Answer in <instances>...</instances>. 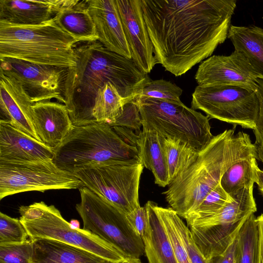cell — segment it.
I'll use <instances>...</instances> for the list:
<instances>
[{
    "label": "cell",
    "mask_w": 263,
    "mask_h": 263,
    "mask_svg": "<svg viewBox=\"0 0 263 263\" xmlns=\"http://www.w3.org/2000/svg\"><path fill=\"white\" fill-rule=\"evenodd\" d=\"M253 186L246 187L216 213L186 221L193 239L207 260L222 254L237 238L241 227L257 211Z\"/></svg>",
    "instance_id": "8"
},
{
    "label": "cell",
    "mask_w": 263,
    "mask_h": 263,
    "mask_svg": "<svg viewBox=\"0 0 263 263\" xmlns=\"http://www.w3.org/2000/svg\"><path fill=\"white\" fill-rule=\"evenodd\" d=\"M255 145L256 146V159L263 163V139Z\"/></svg>",
    "instance_id": "42"
},
{
    "label": "cell",
    "mask_w": 263,
    "mask_h": 263,
    "mask_svg": "<svg viewBox=\"0 0 263 263\" xmlns=\"http://www.w3.org/2000/svg\"><path fill=\"white\" fill-rule=\"evenodd\" d=\"M236 263H257L258 228L256 217L251 215L236 239Z\"/></svg>",
    "instance_id": "29"
},
{
    "label": "cell",
    "mask_w": 263,
    "mask_h": 263,
    "mask_svg": "<svg viewBox=\"0 0 263 263\" xmlns=\"http://www.w3.org/2000/svg\"><path fill=\"white\" fill-rule=\"evenodd\" d=\"M236 247L235 239L222 254L210 259V263H235Z\"/></svg>",
    "instance_id": "39"
},
{
    "label": "cell",
    "mask_w": 263,
    "mask_h": 263,
    "mask_svg": "<svg viewBox=\"0 0 263 263\" xmlns=\"http://www.w3.org/2000/svg\"><path fill=\"white\" fill-rule=\"evenodd\" d=\"M255 183L258 186L259 193L263 196V171L258 167L256 171V179Z\"/></svg>",
    "instance_id": "41"
},
{
    "label": "cell",
    "mask_w": 263,
    "mask_h": 263,
    "mask_svg": "<svg viewBox=\"0 0 263 263\" xmlns=\"http://www.w3.org/2000/svg\"><path fill=\"white\" fill-rule=\"evenodd\" d=\"M53 150L54 164L72 174L89 165L141 162L137 146L102 122L73 126L62 143Z\"/></svg>",
    "instance_id": "5"
},
{
    "label": "cell",
    "mask_w": 263,
    "mask_h": 263,
    "mask_svg": "<svg viewBox=\"0 0 263 263\" xmlns=\"http://www.w3.org/2000/svg\"><path fill=\"white\" fill-rule=\"evenodd\" d=\"M127 102L112 83H106L97 93L92 116L96 122L110 125L120 117L124 105Z\"/></svg>",
    "instance_id": "27"
},
{
    "label": "cell",
    "mask_w": 263,
    "mask_h": 263,
    "mask_svg": "<svg viewBox=\"0 0 263 263\" xmlns=\"http://www.w3.org/2000/svg\"><path fill=\"white\" fill-rule=\"evenodd\" d=\"M54 152L43 142L0 120V161L34 162L53 161Z\"/></svg>",
    "instance_id": "18"
},
{
    "label": "cell",
    "mask_w": 263,
    "mask_h": 263,
    "mask_svg": "<svg viewBox=\"0 0 263 263\" xmlns=\"http://www.w3.org/2000/svg\"><path fill=\"white\" fill-rule=\"evenodd\" d=\"M124 32L136 65L147 73L158 64L145 22L141 0H115Z\"/></svg>",
    "instance_id": "15"
},
{
    "label": "cell",
    "mask_w": 263,
    "mask_h": 263,
    "mask_svg": "<svg viewBox=\"0 0 263 263\" xmlns=\"http://www.w3.org/2000/svg\"><path fill=\"white\" fill-rule=\"evenodd\" d=\"M81 201L76 209L89 231L124 253L140 258L144 254L142 238L129 226L126 214L86 186L79 189Z\"/></svg>",
    "instance_id": "9"
},
{
    "label": "cell",
    "mask_w": 263,
    "mask_h": 263,
    "mask_svg": "<svg viewBox=\"0 0 263 263\" xmlns=\"http://www.w3.org/2000/svg\"><path fill=\"white\" fill-rule=\"evenodd\" d=\"M77 43L53 18L36 25L0 21V59L69 69L76 65L74 47Z\"/></svg>",
    "instance_id": "4"
},
{
    "label": "cell",
    "mask_w": 263,
    "mask_h": 263,
    "mask_svg": "<svg viewBox=\"0 0 263 263\" xmlns=\"http://www.w3.org/2000/svg\"><path fill=\"white\" fill-rule=\"evenodd\" d=\"M256 92L259 101V108L255 128L253 130L255 136V144L263 139V80L257 79Z\"/></svg>",
    "instance_id": "38"
},
{
    "label": "cell",
    "mask_w": 263,
    "mask_h": 263,
    "mask_svg": "<svg viewBox=\"0 0 263 263\" xmlns=\"http://www.w3.org/2000/svg\"><path fill=\"white\" fill-rule=\"evenodd\" d=\"M155 57L176 77L209 58L228 36L236 0H141Z\"/></svg>",
    "instance_id": "1"
},
{
    "label": "cell",
    "mask_w": 263,
    "mask_h": 263,
    "mask_svg": "<svg viewBox=\"0 0 263 263\" xmlns=\"http://www.w3.org/2000/svg\"><path fill=\"white\" fill-rule=\"evenodd\" d=\"M135 145L144 167L152 172L155 183L161 187L168 185V170L162 137L155 130L142 129Z\"/></svg>",
    "instance_id": "23"
},
{
    "label": "cell",
    "mask_w": 263,
    "mask_h": 263,
    "mask_svg": "<svg viewBox=\"0 0 263 263\" xmlns=\"http://www.w3.org/2000/svg\"><path fill=\"white\" fill-rule=\"evenodd\" d=\"M174 219L191 263H210V261L207 260L199 251L193 239L190 230L177 212L175 214Z\"/></svg>",
    "instance_id": "35"
},
{
    "label": "cell",
    "mask_w": 263,
    "mask_h": 263,
    "mask_svg": "<svg viewBox=\"0 0 263 263\" xmlns=\"http://www.w3.org/2000/svg\"><path fill=\"white\" fill-rule=\"evenodd\" d=\"M191 108L216 119L253 130L259 101L256 91L234 85H199L192 93Z\"/></svg>",
    "instance_id": "11"
},
{
    "label": "cell",
    "mask_w": 263,
    "mask_h": 263,
    "mask_svg": "<svg viewBox=\"0 0 263 263\" xmlns=\"http://www.w3.org/2000/svg\"><path fill=\"white\" fill-rule=\"evenodd\" d=\"M141 162H118L85 166L73 174L84 185L126 215L140 207Z\"/></svg>",
    "instance_id": "10"
},
{
    "label": "cell",
    "mask_w": 263,
    "mask_h": 263,
    "mask_svg": "<svg viewBox=\"0 0 263 263\" xmlns=\"http://www.w3.org/2000/svg\"><path fill=\"white\" fill-rule=\"evenodd\" d=\"M77 0H0V21L19 25L48 22Z\"/></svg>",
    "instance_id": "19"
},
{
    "label": "cell",
    "mask_w": 263,
    "mask_h": 263,
    "mask_svg": "<svg viewBox=\"0 0 263 263\" xmlns=\"http://www.w3.org/2000/svg\"><path fill=\"white\" fill-rule=\"evenodd\" d=\"M232 199L219 183L207 195L198 206L184 219L190 221L211 216L221 210Z\"/></svg>",
    "instance_id": "31"
},
{
    "label": "cell",
    "mask_w": 263,
    "mask_h": 263,
    "mask_svg": "<svg viewBox=\"0 0 263 263\" xmlns=\"http://www.w3.org/2000/svg\"><path fill=\"white\" fill-rule=\"evenodd\" d=\"M71 227L74 229H80V223L79 221L76 219L71 220L69 222Z\"/></svg>",
    "instance_id": "44"
},
{
    "label": "cell",
    "mask_w": 263,
    "mask_h": 263,
    "mask_svg": "<svg viewBox=\"0 0 263 263\" xmlns=\"http://www.w3.org/2000/svg\"><path fill=\"white\" fill-rule=\"evenodd\" d=\"M226 129L214 136L194 161L162 193L171 208L183 218L195 210L220 182L225 172L242 157L256 152L249 135Z\"/></svg>",
    "instance_id": "3"
},
{
    "label": "cell",
    "mask_w": 263,
    "mask_h": 263,
    "mask_svg": "<svg viewBox=\"0 0 263 263\" xmlns=\"http://www.w3.org/2000/svg\"><path fill=\"white\" fill-rule=\"evenodd\" d=\"M134 100L139 108L143 129L154 130L162 137L180 139L198 151L214 136L209 117L184 104L140 96Z\"/></svg>",
    "instance_id": "7"
},
{
    "label": "cell",
    "mask_w": 263,
    "mask_h": 263,
    "mask_svg": "<svg viewBox=\"0 0 263 263\" xmlns=\"http://www.w3.org/2000/svg\"><path fill=\"white\" fill-rule=\"evenodd\" d=\"M258 228V261L263 263V213L256 217Z\"/></svg>",
    "instance_id": "40"
},
{
    "label": "cell",
    "mask_w": 263,
    "mask_h": 263,
    "mask_svg": "<svg viewBox=\"0 0 263 263\" xmlns=\"http://www.w3.org/2000/svg\"><path fill=\"white\" fill-rule=\"evenodd\" d=\"M33 242L0 245V263H31Z\"/></svg>",
    "instance_id": "34"
},
{
    "label": "cell",
    "mask_w": 263,
    "mask_h": 263,
    "mask_svg": "<svg viewBox=\"0 0 263 263\" xmlns=\"http://www.w3.org/2000/svg\"><path fill=\"white\" fill-rule=\"evenodd\" d=\"M31 240V263H112L89 251L57 240Z\"/></svg>",
    "instance_id": "21"
},
{
    "label": "cell",
    "mask_w": 263,
    "mask_h": 263,
    "mask_svg": "<svg viewBox=\"0 0 263 263\" xmlns=\"http://www.w3.org/2000/svg\"><path fill=\"white\" fill-rule=\"evenodd\" d=\"M98 41L110 51L132 59L115 0H87Z\"/></svg>",
    "instance_id": "17"
},
{
    "label": "cell",
    "mask_w": 263,
    "mask_h": 263,
    "mask_svg": "<svg viewBox=\"0 0 263 263\" xmlns=\"http://www.w3.org/2000/svg\"><path fill=\"white\" fill-rule=\"evenodd\" d=\"M256 160V152L242 157L223 174L220 183L230 197L246 187L253 186L258 167Z\"/></svg>",
    "instance_id": "26"
},
{
    "label": "cell",
    "mask_w": 263,
    "mask_h": 263,
    "mask_svg": "<svg viewBox=\"0 0 263 263\" xmlns=\"http://www.w3.org/2000/svg\"><path fill=\"white\" fill-rule=\"evenodd\" d=\"M53 19L62 30L78 42L98 41L87 0L78 1L75 5L62 10Z\"/></svg>",
    "instance_id": "24"
},
{
    "label": "cell",
    "mask_w": 263,
    "mask_h": 263,
    "mask_svg": "<svg viewBox=\"0 0 263 263\" xmlns=\"http://www.w3.org/2000/svg\"><path fill=\"white\" fill-rule=\"evenodd\" d=\"M29 238L20 219L0 213V245L22 243Z\"/></svg>",
    "instance_id": "33"
},
{
    "label": "cell",
    "mask_w": 263,
    "mask_h": 263,
    "mask_svg": "<svg viewBox=\"0 0 263 263\" xmlns=\"http://www.w3.org/2000/svg\"><path fill=\"white\" fill-rule=\"evenodd\" d=\"M195 79L199 85H234L256 91L258 76L246 58L234 50L230 55H214L203 61Z\"/></svg>",
    "instance_id": "14"
},
{
    "label": "cell",
    "mask_w": 263,
    "mask_h": 263,
    "mask_svg": "<svg viewBox=\"0 0 263 263\" xmlns=\"http://www.w3.org/2000/svg\"><path fill=\"white\" fill-rule=\"evenodd\" d=\"M156 203L148 201L145 205L147 226L142 237L144 254L148 263H178L174 251L156 210Z\"/></svg>",
    "instance_id": "22"
},
{
    "label": "cell",
    "mask_w": 263,
    "mask_h": 263,
    "mask_svg": "<svg viewBox=\"0 0 263 263\" xmlns=\"http://www.w3.org/2000/svg\"><path fill=\"white\" fill-rule=\"evenodd\" d=\"M74 50L76 65L68 69L64 97L74 126L96 123L92 114L95 98L106 83H112L129 102L152 80L132 59L110 51L99 41L78 42Z\"/></svg>",
    "instance_id": "2"
},
{
    "label": "cell",
    "mask_w": 263,
    "mask_h": 263,
    "mask_svg": "<svg viewBox=\"0 0 263 263\" xmlns=\"http://www.w3.org/2000/svg\"><path fill=\"white\" fill-rule=\"evenodd\" d=\"M85 186L73 174L53 162H11L0 161V200L28 191L80 189Z\"/></svg>",
    "instance_id": "12"
},
{
    "label": "cell",
    "mask_w": 263,
    "mask_h": 263,
    "mask_svg": "<svg viewBox=\"0 0 263 263\" xmlns=\"http://www.w3.org/2000/svg\"><path fill=\"white\" fill-rule=\"evenodd\" d=\"M35 132L42 142L54 149L63 141L73 126L66 105L44 101L32 106Z\"/></svg>",
    "instance_id": "20"
},
{
    "label": "cell",
    "mask_w": 263,
    "mask_h": 263,
    "mask_svg": "<svg viewBox=\"0 0 263 263\" xmlns=\"http://www.w3.org/2000/svg\"><path fill=\"white\" fill-rule=\"evenodd\" d=\"M20 220L31 239L45 238L74 246L96 254L112 263L128 257L111 245L89 231L71 227L54 205L34 202L18 209Z\"/></svg>",
    "instance_id": "6"
},
{
    "label": "cell",
    "mask_w": 263,
    "mask_h": 263,
    "mask_svg": "<svg viewBox=\"0 0 263 263\" xmlns=\"http://www.w3.org/2000/svg\"><path fill=\"white\" fill-rule=\"evenodd\" d=\"M156 210L172 245L178 263H191L186 248L175 222L176 213L172 208L156 204Z\"/></svg>",
    "instance_id": "30"
},
{
    "label": "cell",
    "mask_w": 263,
    "mask_h": 263,
    "mask_svg": "<svg viewBox=\"0 0 263 263\" xmlns=\"http://www.w3.org/2000/svg\"><path fill=\"white\" fill-rule=\"evenodd\" d=\"M119 263H142L140 258L128 257Z\"/></svg>",
    "instance_id": "43"
},
{
    "label": "cell",
    "mask_w": 263,
    "mask_h": 263,
    "mask_svg": "<svg viewBox=\"0 0 263 263\" xmlns=\"http://www.w3.org/2000/svg\"><path fill=\"white\" fill-rule=\"evenodd\" d=\"M235 263H236V262H235Z\"/></svg>",
    "instance_id": "45"
},
{
    "label": "cell",
    "mask_w": 263,
    "mask_h": 263,
    "mask_svg": "<svg viewBox=\"0 0 263 263\" xmlns=\"http://www.w3.org/2000/svg\"><path fill=\"white\" fill-rule=\"evenodd\" d=\"M162 142L171 183L194 162L200 151L180 139L162 137Z\"/></svg>",
    "instance_id": "28"
},
{
    "label": "cell",
    "mask_w": 263,
    "mask_h": 263,
    "mask_svg": "<svg viewBox=\"0 0 263 263\" xmlns=\"http://www.w3.org/2000/svg\"><path fill=\"white\" fill-rule=\"evenodd\" d=\"M1 120L41 141L33 125V104L22 84L15 78L0 72Z\"/></svg>",
    "instance_id": "16"
},
{
    "label": "cell",
    "mask_w": 263,
    "mask_h": 263,
    "mask_svg": "<svg viewBox=\"0 0 263 263\" xmlns=\"http://www.w3.org/2000/svg\"><path fill=\"white\" fill-rule=\"evenodd\" d=\"M111 127H122L132 131L141 132L142 126L141 116L137 105L134 100L126 103L123 106V111Z\"/></svg>",
    "instance_id": "36"
},
{
    "label": "cell",
    "mask_w": 263,
    "mask_h": 263,
    "mask_svg": "<svg viewBox=\"0 0 263 263\" xmlns=\"http://www.w3.org/2000/svg\"><path fill=\"white\" fill-rule=\"evenodd\" d=\"M128 223L134 232L141 238L148 223L147 211L145 205L140 206L126 215Z\"/></svg>",
    "instance_id": "37"
},
{
    "label": "cell",
    "mask_w": 263,
    "mask_h": 263,
    "mask_svg": "<svg viewBox=\"0 0 263 263\" xmlns=\"http://www.w3.org/2000/svg\"><path fill=\"white\" fill-rule=\"evenodd\" d=\"M0 59L1 71L20 82L32 103L55 99L65 104L64 84L68 69L14 59Z\"/></svg>",
    "instance_id": "13"
},
{
    "label": "cell",
    "mask_w": 263,
    "mask_h": 263,
    "mask_svg": "<svg viewBox=\"0 0 263 263\" xmlns=\"http://www.w3.org/2000/svg\"><path fill=\"white\" fill-rule=\"evenodd\" d=\"M182 89L174 83L164 79L151 80L138 96L152 98L176 104H183L180 100Z\"/></svg>",
    "instance_id": "32"
},
{
    "label": "cell",
    "mask_w": 263,
    "mask_h": 263,
    "mask_svg": "<svg viewBox=\"0 0 263 263\" xmlns=\"http://www.w3.org/2000/svg\"><path fill=\"white\" fill-rule=\"evenodd\" d=\"M228 37L235 50L246 58L258 78L263 80V29L254 25H231Z\"/></svg>",
    "instance_id": "25"
}]
</instances>
